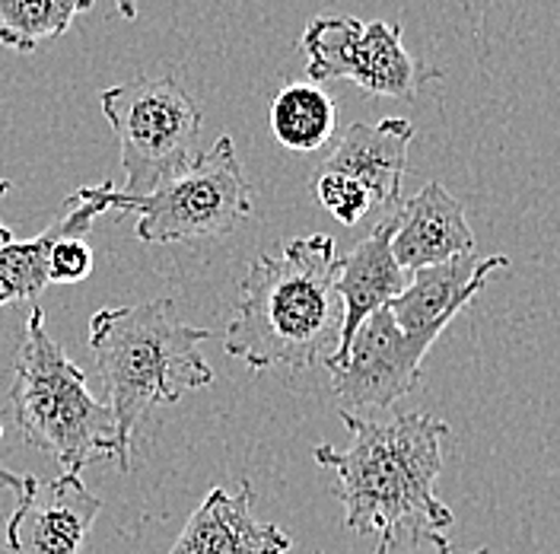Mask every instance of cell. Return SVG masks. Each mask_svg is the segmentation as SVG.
Listing matches in <instances>:
<instances>
[{
	"label": "cell",
	"mask_w": 560,
	"mask_h": 554,
	"mask_svg": "<svg viewBox=\"0 0 560 554\" xmlns=\"http://www.w3.org/2000/svg\"><path fill=\"white\" fill-rule=\"evenodd\" d=\"M310 83L350 80L370 96L415 100L443 70L418 61L401 45V26L357 16H315L303 33Z\"/></svg>",
	"instance_id": "cell-7"
},
{
	"label": "cell",
	"mask_w": 560,
	"mask_h": 554,
	"mask_svg": "<svg viewBox=\"0 0 560 554\" xmlns=\"http://www.w3.org/2000/svg\"><path fill=\"white\" fill-rule=\"evenodd\" d=\"M125 166L121 195L140 198L198 160L201 105L175 73L138 77L100 96Z\"/></svg>",
	"instance_id": "cell-5"
},
{
	"label": "cell",
	"mask_w": 560,
	"mask_h": 554,
	"mask_svg": "<svg viewBox=\"0 0 560 554\" xmlns=\"http://www.w3.org/2000/svg\"><path fill=\"white\" fill-rule=\"evenodd\" d=\"M105 205L108 210L138 213L140 243L163 245L230 236L252 213V195L236 143L223 135L185 173L163 182L150 195L128 198L112 185Z\"/></svg>",
	"instance_id": "cell-6"
},
{
	"label": "cell",
	"mask_w": 560,
	"mask_h": 554,
	"mask_svg": "<svg viewBox=\"0 0 560 554\" xmlns=\"http://www.w3.org/2000/svg\"><path fill=\"white\" fill-rule=\"evenodd\" d=\"M392 220V255L411 275L475 252L465 210L440 182L423 185L415 198L401 201Z\"/></svg>",
	"instance_id": "cell-12"
},
{
	"label": "cell",
	"mask_w": 560,
	"mask_h": 554,
	"mask_svg": "<svg viewBox=\"0 0 560 554\" xmlns=\"http://www.w3.org/2000/svg\"><path fill=\"white\" fill-rule=\"evenodd\" d=\"M503 268H510L506 255L478 258L475 252L453 258L446 265L420 268L385 310L392 312V319L401 332L436 345L440 335L446 332V325L485 290L488 277Z\"/></svg>",
	"instance_id": "cell-11"
},
{
	"label": "cell",
	"mask_w": 560,
	"mask_h": 554,
	"mask_svg": "<svg viewBox=\"0 0 560 554\" xmlns=\"http://www.w3.org/2000/svg\"><path fill=\"white\" fill-rule=\"evenodd\" d=\"M293 539L252 510V485L213 487L188 517L170 554H287Z\"/></svg>",
	"instance_id": "cell-13"
},
{
	"label": "cell",
	"mask_w": 560,
	"mask_h": 554,
	"mask_svg": "<svg viewBox=\"0 0 560 554\" xmlns=\"http://www.w3.org/2000/svg\"><path fill=\"white\" fill-rule=\"evenodd\" d=\"M411 138L415 125L408 118L350 125L313 173L310 192L315 205L328 210L341 227H357L373 210H383L385 217L398 210Z\"/></svg>",
	"instance_id": "cell-8"
},
{
	"label": "cell",
	"mask_w": 560,
	"mask_h": 554,
	"mask_svg": "<svg viewBox=\"0 0 560 554\" xmlns=\"http://www.w3.org/2000/svg\"><path fill=\"white\" fill-rule=\"evenodd\" d=\"M7 192H10V182H7V178H0V195H7ZM10 240H13V233H10V227L0 220V245L10 243Z\"/></svg>",
	"instance_id": "cell-21"
},
{
	"label": "cell",
	"mask_w": 560,
	"mask_h": 554,
	"mask_svg": "<svg viewBox=\"0 0 560 554\" xmlns=\"http://www.w3.org/2000/svg\"><path fill=\"white\" fill-rule=\"evenodd\" d=\"M395 213V210H392ZM392 213L380 220V227L350 249L348 255L338 262V277H335V293L341 297V332H338V347L325 357L335 360L348 350L353 332L373 315L376 310L388 307L405 287H408V272L395 262L392 255V230L395 220Z\"/></svg>",
	"instance_id": "cell-14"
},
{
	"label": "cell",
	"mask_w": 560,
	"mask_h": 554,
	"mask_svg": "<svg viewBox=\"0 0 560 554\" xmlns=\"http://www.w3.org/2000/svg\"><path fill=\"white\" fill-rule=\"evenodd\" d=\"M338 252L325 233L296 236L258 255L243 277L223 347L252 370H310L338 347Z\"/></svg>",
	"instance_id": "cell-2"
},
{
	"label": "cell",
	"mask_w": 560,
	"mask_h": 554,
	"mask_svg": "<svg viewBox=\"0 0 560 554\" xmlns=\"http://www.w3.org/2000/svg\"><path fill=\"white\" fill-rule=\"evenodd\" d=\"M96 0H0V45L10 51H35L70 30Z\"/></svg>",
	"instance_id": "cell-17"
},
{
	"label": "cell",
	"mask_w": 560,
	"mask_h": 554,
	"mask_svg": "<svg viewBox=\"0 0 560 554\" xmlns=\"http://www.w3.org/2000/svg\"><path fill=\"white\" fill-rule=\"evenodd\" d=\"M208 328L175 315L173 300L138 307H108L90 319V350L112 399L115 462L131 472L138 427L160 405H175L185 392L208 389L213 370L201 354Z\"/></svg>",
	"instance_id": "cell-3"
},
{
	"label": "cell",
	"mask_w": 560,
	"mask_h": 554,
	"mask_svg": "<svg viewBox=\"0 0 560 554\" xmlns=\"http://www.w3.org/2000/svg\"><path fill=\"white\" fill-rule=\"evenodd\" d=\"M118 3V13L125 16V20H135L138 16V3L135 0H115Z\"/></svg>",
	"instance_id": "cell-22"
},
{
	"label": "cell",
	"mask_w": 560,
	"mask_h": 554,
	"mask_svg": "<svg viewBox=\"0 0 560 554\" xmlns=\"http://www.w3.org/2000/svg\"><path fill=\"white\" fill-rule=\"evenodd\" d=\"M350 430L348 450L318 443L313 459L335 472L338 497L345 504V526L360 535H388L401 529L453 526V510L436 497L443 472V440L450 424L423 412L388 420L341 412Z\"/></svg>",
	"instance_id": "cell-1"
},
{
	"label": "cell",
	"mask_w": 560,
	"mask_h": 554,
	"mask_svg": "<svg viewBox=\"0 0 560 554\" xmlns=\"http://www.w3.org/2000/svg\"><path fill=\"white\" fill-rule=\"evenodd\" d=\"M10 412L16 434L48 452L61 475H80L96 455H115L112 412L93 399L86 373L51 338L42 307L30 310L23 345L13 357Z\"/></svg>",
	"instance_id": "cell-4"
},
{
	"label": "cell",
	"mask_w": 560,
	"mask_h": 554,
	"mask_svg": "<svg viewBox=\"0 0 560 554\" xmlns=\"http://www.w3.org/2000/svg\"><path fill=\"white\" fill-rule=\"evenodd\" d=\"M93 275V249L80 233H68L51 245L48 255V284H80Z\"/></svg>",
	"instance_id": "cell-18"
},
{
	"label": "cell",
	"mask_w": 560,
	"mask_h": 554,
	"mask_svg": "<svg viewBox=\"0 0 560 554\" xmlns=\"http://www.w3.org/2000/svg\"><path fill=\"white\" fill-rule=\"evenodd\" d=\"M315 554H322V552H315Z\"/></svg>",
	"instance_id": "cell-23"
},
{
	"label": "cell",
	"mask_w": 560,
	"mask_h": 554,
	"mask_svg": "<svg viewBox=\"0 0 560 554\" xmlns=\"http://www.w3.org/2000/svg\"><path fill=\"white\" fill-rule=\"evenodd\" d=\"M0 437H3V427H0ZM0 485L3 487H10V490H16L20 494V487H23V478L16 475V472H10L3 462H0Z\"/></svg>",
	"instance_id": "cell-20"
},
{
	"label": "cell",
	"mask_w": 560,
	"mask_h": 554,
	"mask_svg": "<svg viewBox=\"0 0 560 554\" xmlns=\"http://www.w3.org/2000/svg\"><path fill=\"white\" fill-rule=\"evenodd\" d=\"M433 342L408 335L395 325L392 312L376 310L350 338L348 350L325 360L331 392L341 412L353 408H392L398 399L418 389L423 360Z\"/></svg>",
	"instance_id": "cell-9"
},
{
	"label": "cell",
	"mask_w": 560,
	"mask_h": 554,
	"mask_svg": "<svg viewBox=\"0 0 560 554\" xmlns=\"http://www.w3.org/2000/svg\"><path fill=\"white\" fill-rule=\"evenodd\" d=\"M100 513L103 500L80 475L51 482L30 475L7 522V549L10 554H80Z\"/></svg>",
	"instance_id": "cell-10"
},
{
	"label": "cell",
	"mask_w": 560,
	"mask_h": 554,
	"mask_svg": "<svg viewBox=\"0 0 560 554\" xmlns=\"http://www.w3.org/2000/svg\"><path fill=\"white\" fill-rule=\"evenodd\" d=\"M268 125L280 147L293 153H315L335 138L338 103L318 83H287L271 100Z\"/></svg>",
	"instance_id": "cell-16"
},
{
	"label": "cell",
	"mask_w": 560,
	"mask_h": 554,
	"mask_svg": "<svg viewBox=\"0 0 560 554\" xmlns=\"http://www.w3.org/2000/svg\"><path fill=\"white\" fill-rule=\"evenodd\" d=\"M112 182L100 185H80L61 213L51 220L48 230H42L33 240H10L0 245V307L7 303H20V300H35L45 287H48V255L51 245L58 243L68 233L86 236L90 227L96 223V217L108 213L105 195H108Z\"/></svg>",
	"instance_id": "cell-15"
},
{
	"label": "cell",
	"mask_w": 560,
	"mask_h": 554,
	"mask_svg": "<svg viewBox=\"0 0 560 554\" xmlns=\"http://www.w3.org/2000/svg\"><path fill=\"white\" fill-rule=\"evenodd\" d=\"M373 554H455L450 539L443 532L433 529H401V532H388L380 535V545ZM468 554H490L488 549Z\"/></svg>",
	"instance_id": "cell-19"
}]
</instances>
